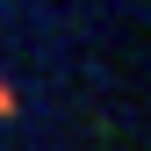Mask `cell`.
<instances>
[{"instance_id": "cell-1", "label": "cell", "mask_w": 151, "mask_h": 151, "mask_svg": "<svg viewBox=\"0 0 151 151\" xmlns=\"http://www.w3.org/2000/svg\"><path fill=\"white\" fill-rule=\"evenodd\" d=\"M0 115H14V86L7 79H0Z\"/></svg>"}]
</instances>
